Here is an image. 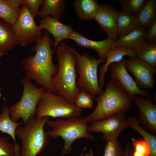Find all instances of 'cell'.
I'll list each match as a JSON object with an SVG mask.
<instances>
[{"mask_svg":"<svg viewBox=\"0 0 156 156\" xmlns=\"http://www.w3.org/2000/svg\"><path fill=\"white\" fill-rule=\"evenodd\" d=\"M36 42V44L30 50L36 52L35 54L26 57L21 62L25 71V77L34 80L46 90L54 93L51 79L57 73L58 66L52 61L53 56L56 51L52 49L54 41L45 31Z\"/></svg>","mask_w":156,"mask_h":156,"instance_id":"6da1fadb","label":"cell"},{"mask_svg":"<svg viewBox=\"0 0 156 156\" xmlns=\"http://www.w3.org/2000/svg\"><path fill=\"white\" fill-rule=\"evenodd\" d=\"M56 50L58 70L52 78V87L55 94L62 96L70 103L75 104L76 97L81 92L76 84L77 58L70 46L63 42Z\"/></svg>","mask_w":156,"mask_h":156,"instance_id":"7a4b0ae2","label":"cell"},{"mask_svg":"<svg viewBox=\"0 0 156 156\" xmlns=\"http://www.w3.org/2000/svg\"><path fill=\"white\" fill-rule=\"evenodd\" d=\"M96 106L90 115L85 118L88 124H92L106 119L118 113H126L133 105L128 95L111 80L105 90L95 99Z\"/></svg>","mask_w":156,"mask_h":156,"instance_id":"3957f363","label":"cell"},{"mask_svg":"<svg viewBox=\"0 0 156 156\" xmlns=\"http://www.w3.org/2000/svg\"><path fill=\"white\" fill-rule=\"evenodd\" d=\"M47 124L51 128V130L46 131L47 135L54 139L60 137L64 141L62 156L71 151L72 144L76 140L84 138L94 140L95 139L92 134L89 125L83 117H73L65 120L57 118L54 121L49 120Z\"/></svg>","mask_w":156,"mask_h":156,"instance_id":"277c9868","label":"cell"},{"mask_svg":"<svg viewBox=\"0 0 156 156\" xmlns=\"http://www.w3.org/2000/svg\"><path fill=\"white\" fill-rule=\"evenodd\" d=\"M50 118L47 116L36 119L33 116L24 122L23 127H17L15 135L22 144L19 156H37L43 151L48 144L49 137L44 127Z\"/></svg>","mask_w":156,"mask_h":156,"instance_id":"5b68a950","label":"cell"},{"mask_svg":"<svg viewBox=\"0 0 156 156\" xmlns=\"http://www.w3.org/2000/svg\"><path fill=\"white\" fill-rule=\"evenodd\" d=\"M70 48L77 58L75 68L78 76L76 86L81 92L89 94L93 100H95L97 96L104 92L99 83L97 70L100 64L105 61L96 59L87 52L81 55L74 49L70 47Z\"/></svg>","mask_w":156,"mask_h":156,"instance_id":"8992f818","label":"cell"},{"mask_svg":"<svg viewBox=\"0 0 156 156\" xmlns=\"http://www.w3.org/2000/svg\"><path fill=\"white\" fill-rule=\"evenodd\" d=\"M82 108L69 103L64 97L46 90L38 104L35 118L44 116L67 119L80 116Z\"/></svg>","mask_w":156,"mask_h":156,"instance_id":"52a82bcc","label":"cell"},{"mask_svg":"<svg viewBox=\"0 0 156 156\" xmlns=\"http://www.w3.org/2000/svg\"><path fill=\"white\" fill-rule=\"evenodd\" d=\"M23 91L20 101L9 108L11 120L16 122L20 118L24 122L31 117L35 116V112L38 102L45 90L41 87L38 88L32 83L31 79L25 77L21 80Z\"/></svg>","mask_w":156,"mask_h":156,"instance_id":"ba28073f","label":"cell"},{"mask_svg":"<svg viewBox=\"0 0 156 156\" xmlns=\"http://www.w3.org/2000/svg\"><path fill=\"white\" fill-rule=\"evenodd\" d=\"M126 59L124 57L120 61L111 63L109 65L108 69L110 73V80L125 93L132 101L137 96L153 100L151 94L137 86L126 68Z\"/></svg>","mask_w":156,"mask_h":156,"instance_id":"9c48e42d","label":"cell"},{"mask_svg":"<svg viewBox=\"0 0 156 156\" xmlns=\"http://www.w3.org/2000/svg\"><path fill=\"white\" fill-rule=\"evenodd\" d=\"M18 40V44L27 47L41 35L42 31L36 25L26 5H22L18 18L11 26Z\"/></svg>","mask_w":156,"mask_h":156,"instance_id":"30bf717a","label":"cell"},{"mask_svg":"<svg viewBox=\"0 0 156 156\" xmlns=\"http://www.w3.org/2000/svg\"><path fill=\"white\" fill-rule=\"evenodd\" d=\"M125 64L127 70L134 77V80L138 88L142 90L154 88L156 69L137 57L126 59Z\"/></svg>","mask_w":156,"mask_h":156,"instance_id":"8fae6325","label":"cell"},{"mask_svg":"<svg viewBox=\"0 0 156 156\" xmlns=\"http://www.w3.org/2000/svg\"><path fill=\"white\" fill-rule=\"evenodd\" d=\"M125 113H116L109 117L89 125L92 132H102L103 138L106 141L118 138L121 133L129 127Z\"/></svg>","mask_w":156,"mask_h":156,"instance_id":"7c38bea8","label":"cell"},{"mask_svg":"<svg viewBox=\"0 0 156 156\" xmlns=\"http://www.w3.org/2000/svg\"><path fill=\"white\" fill-rule=\"evenodd\" d=\"M119 12L111 5L100 4L93 19L107 37L115 41L118 38L117 24Z\"/></svg>","mask_w":156,"mask_h":156,"instance_id":"4fadbf2b","label":"cell"},{"mask_svg":"<svg viewBox=\"0 0 156 156\" xmlns=\"http://www.w3.org/2000/svg\"><path fill=\"white\" fill-rule=\"evenodd\" d=\"M133 101L140 111L137 119L139 125L144 130L156 134V105L152 100L137 96Z\"/></svg>","mask_w":156,"mask_h":156,"instance_id":"5bb4252c","label":"cell"},{"mask_svg":"<svg viewBox=\"0 0 156 156\" xmlns=\"http://www.w3.org/2000/svg\"><path fill=\"white\" fill-rule=\"evenodd\" d=\"M39 26L41 30L45 29L53 37V49L58 46L61 41L69 39L74 31L71 26L63 24L57 19L49 16L39 20Z\"/></svg>","mask_w":156,"mask_h":156,"instance_id":"9a60e30c","label":"cell"},{"mask_svg":"<svg viewBox=\"0 0 156 156\" xmlns=\"http://www.w3.org/2000/svg\"><path fill=\"white\" fill-rule=\"evenodd\" d=\"M69 39L75 41L78 46L95 51L98 54L99 59L105 61L107 54L113 47L115 41L110 37L101 41L91 40L85 37L79 32L74 31Z\"/></svg>","mask_w":156,"mask_h":156,"instance_id":"2e32d148","label":"cell"},{"mask_svg":"<svg viewBox=\"0 0 156 156\" xmlns=\"http://www.w3.org/2000/svg\"><path fill=\"white\" fill-rule=\"evenodd\" d=\"M126 55L129 57H136L135 50L122 46H113L108 52L105 63L100 67L99 71L98 82L101 88L104 86L105 76L109 65L120 61Z\"/></svg>","mask_w":156,"mask_h":156,"instance_id":"e0dca14e","label":"cell"},{"mask_svg":"<svg viewBox=\"0 0 156 156\" xmlns=\"http://www.w3.org/2000/svg\"><path fill=\"white\" fill-rule=\"evenodd\" d=\"M147 31L138 27L128 34L118 37L114 41L113 46H122L136 50L146 42Z\"/></svg>","mask_w":156,"mask_h":156,"instance_id":"ac0fdd59","label":"cell"},{"mask_svg":"<svg viewBox=\"0 0 156 156\" xmlns=\"http://www.w3.org/2000/svg\"><path fill=\"white\" fill-rule=\"evenodd\" d=\"M18 44V38L12 26L0 18V52L6 53Z\"/></svg>","mask_w":156,"mask_h":156,"instance_id":"d6986e66","label":"cell"},{"mask_svg":"<svg viewBox=\"0 0 156 156\" xmlns=\"http://www.w3.org/2000/svg\"><path fill=\"white\" fill-rule=\"evenodd\" d=\"M73 5L78 17L83 21L93 19L99 6L96 0H75Z\"/></svg>","mask_w":156,"mask_h":156,"instance_id":"ffe728a7","label":"cell"},{"mask_svg":"<svg viewBox=\"0 0 156 156\" xmlns=\"http://www.w3.org/2000/svg\"><path fill=\"white\" fill-rule=\"evenodd\" d=\"M137 17L139 27L147 31L156 23V0H146Z\"/></svg>","mask_w":156,"mask_h":156,"instance_id":"44dd1931","label":"cell"},{"mask_svg":"<svg viewBox=\"0 0 156 156\" xmlns=\"http://www.w3.org/2000/svg\"><path fill=\"white\" fill-rule=\"evenodd\" d=\"M64 0H44L38 16L43 18L49 15L59 20L63 16L66 8Z\"/></svg>","mask_w":156,"mask_h":156,"instance_id":"7402d4cb","label":"cell"},{"mask_svg":"<svg viewBox=\"0 0 156 156\" xmlns=\"http://www.w3.org/2000/svg\"><path fill=\"white\" fill-rule=\"evenodd\" d=\"M117 27L118 37L125 35L139 27L137 17L121 10L119 12Z\"/></svg>","mask_w":156,"mask_h":156,"instance_id":"603a6c76","label":"cell"},{"mask_svg":"<svg viewBox=\"0 0 156 156\" xmlns=\"http://www.w3.org/2000/svg\"><path fill=\"white\" fill-rule=\"evenodd\" d=\"M23 122L22 120L19 122L12 120L10 117L9 107L6 105L3 106L0 114V131L7 133L11 136L17 148L21 147L16 142L15 131L17 127Z\"/></svg>","mask_w":156,"mask_h":156,"instance_id":"cb8c5ba5","label":"cell"},{"mask_svg":"<svg viewBox=\"0 0 156 156\" xmlns=\"http://www.w3.org/2000/svg\"><path fill=\"white\" fill-rule=\"evenodd\" d=\"M136 57L156 69V43L146 41L135 50Z\"/></svg>","mask_w":156,"mask_h":156,"instance_id":"d4e9b609","label":"cell"},{"mask_svg":"<svg viewBox=\"0 0 156 156\" xmlns=\"http://www.w3.org/2000/svg\"><path fill=\"white\" fill-rule=\"evenodd\" d=\"M129 127L137 131L148 144L150 149V156H156V136L144 129L139 124L137 119L133 117L127 119Z\"/></svg>","mask_w":156,"mask_h":156,"instance_id":"484cf974","label":"cell"},{"mask_svg":"<svg viewBox=\"0 0 156 156\" xmlns=\"http://www.w3.org/2000/svg\"><path fill=\"white\" fill-rule=\"evenodd\" d=\"M20 8L15 7L7 0H0V18L11 26L16 22L18 16Z\"/></svg>","mask_w":156,"mask_h":156,"instance_id":"4316f807","label":"cell"},{"mask_svg":"<svg viewBox=\"0 0 156 156\" xmlns=\"http://www.w3.org/2000/svg\"><path fill=\"white\" fill-rule=\"evenodd\" d=\"M122 10L133 15L137 16L146 0H117Z\"/></svg>","mask_w":156,"mask_h":156,"instance_id":"83f0119b","label":"cell"},{"mask_svg":"<svg viewBox=\"0 0 156 156\" xmlns=\"http://www.w3.org/2000/svg\"><path fill=\"white\" fill-rule=\"evenodd\" d=\"M103 156H125V151L118 138L106 141Z\"/></svg>","mask_w":156,"mask_h":156,"instance_id":"f1b7e54d","label":"cell"},{"mask_svg":"<svg viewBox=\"0 0 156 156\" xmlns=\"http://www.w3.org/2000/svg\"><path fill=\"white\" fill-rule=\"evenodd\" d=\"M133 151L131 156H150V149L146 142L143 139L137 140L132 137Z\"/></svg>","mask_w":156,"mask_h":156,"instance_id":"f546056e","label":"cell"},{"mask_svg":"<svg viewBox=\"0 0 156 156\" xmlns=\"http://www.w3.org/2000/svg\"><path fill=\"white\" fill-rule=\"evenodd\" d=\"M21 150L10 143L7 137L0 136V156H14Z\"/></svg>","mask_w":156,"mask_h":156,"instance_id":"4dcf8cb0","label":"cell"},{"mask_svg":"<svg viewBox=\"0 0 156 156\" xmlns=\"http://www.w3.org/2000/svg\"><path fill=\"white\" fill-rule=\"evenodd\" d=\"M93 104V100L91 95L85 92H80L75 99V104L81 108H90Z\"/></svg>","mask_w":156,"mask_h":156,"instance_id":"1f68e13d","label":"cell"},{"mask_svg":"<svg viewBox=\"0 0 156 156\" xmlns=\"http://www.w3.org/2000/svg\"><path fill=\"white\" fill-rule=\"evenodd\" d=\"M44 0H20L21 6L26 5L29 11L34 18L38 15L40 7L42 5Z\"/></svg>","mask_w":156,"mask_h":156,"instance_id":"d6a6232c","label":"cell"},{"mask_svg":"<svg viewBox=\"0 0 156 156\" xmlns=\"http://www.w3.org/2000/svg\"><path fill=\"white\" fill-rule=\"evenodd\" d=\"M146 41L156 43V23L147 31Z\"/></svg>","mask_w":156,"mask_h":156,"instance_id":"836d02e7","label":"cell"},{"mask_svg":"<svg viewBox=\"0 0 156 156\" xmlns=\"http://www.w3.org/2000/svg\"><path fill=\"white\" fill-rule=\"evenodd\" d=\"M124 149L125 151V156H131L132 150L130 148L129 143L127 142L124 146Z\"/></svg>","mask_w":156,"mask_h":156,"instance_id":"e575fe53","label":"cell"},{"mask_svg":"<svg viewBox=\"0 0 156 156\" xmlns=\"http://www.w3.org/2000/svg\"><path fill=\"white\" fill-rule=\"evenodd\" d=\"M84 150L86 151L85 154H84V151H83L79 156H94V153L92 150L90 149L88 152H87L86 148L84 147Z\"/></svg>","mask_w":156,"mask_h":156,"instance_id":"d590c367","label":"cell"},{"mask_svg":"<svg viewBox=\"0 0 156 156\" xmlns=\"http://www.w3.org/2000/svg\"><path fill=\"white\" fill-rule=\"evenodd\" d=\"M7 54V53H1L0 52V58L1 57L4 55H6ZM2 63V62L0 60V66L1 65Z\"/></svg>","mask_w":156,"mask_h":156,"instance_id":"8d00e7d4","label":"cell"},{"mask_svg":"<svg viewBox=\"0 0 156 156\" xmlns=\"http://www.w3.org/2000/svg\"><path fill=\"white\" fill-rule=\"evenodd\" d=\"M20 153H16L15 155L14 156H19Z\"/></svg>","mask_w":156,"mask_h":156,"instance_id":"74e56055","label":"cell"}]
</instances>
